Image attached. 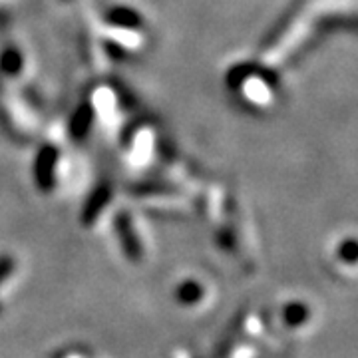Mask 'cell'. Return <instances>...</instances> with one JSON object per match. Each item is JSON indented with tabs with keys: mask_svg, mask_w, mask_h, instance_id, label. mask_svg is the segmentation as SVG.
Here are the masks:
<instances>
[{
	"mask_svg": "<svg viewBox=\"0 0 358 358\" xmlns=\"http://www.w3.org/2000/svg\"><path fill=\"white\" fill-rule=\"evenodd\" d=\"M117 231L120 235L124 237L122 243H124V251L128 253V257L131 261H140L141 257V247L138 237L134 235V231L129 227V221L126 217H117Z\"/></svg>",
	"mask_w": 358,
	"mask_h": 358,
	"instance_id": "1",
	"label": "cell"
},
{
	"mask_svg": "<svg viewBox=\"0 0 358 358\" xmlns=\"http://www.w3.org/2000/svg\"><path fill=\"white\" fill-rule=\"evenodd\" d=\"M201 296H203V289L197 281L181 282L176 291V299L181 305H195Z\"/></svg>",
	"mask_w": 358,
	"mask_h": 358,
	"instance_id": "2",
	"label": "cell"
},
{
	"mask_svg": "<svg viewBox=\"0 0 358 358\" xmlns=\"http://www.w3.org/2000/svg\"><path fill=\"white\" fill-rule=\"evenodd\" d=\"M282 319L289 327H301L308 319V308L303 303H291L282 310Z\"/></svg>",
	"mask_w": 358,
	"mask_h": 358,
	"instance_id": "3",
	"label": "cell"
},
{
	"mask_svg": "<svg viewBox=\"0 0 358 358\" xmlns=\"http://www.w3.org/2000/svg\"><path fill=\"white\" fill-rule=\"evenodd\" d=\"M341 257L345 259V261H348V263H355V259H357V243L350 239V241H346L343 247H341Z\"/></svg>",
	"mask_w": 358,
	"mask_h": 358,
	"instance_id": "4",
	"label": "cell"
},
{
	"mask_svg": "<svg viewBox=\"0 0 358 358\" xmlns=\"http://www.w3.org/2000/svg\"><path fill=\"white\" fill-rule=\"evenodd\" d=\"M13 267L14 263L10 257H2V259H0V282L4 281V279L13 273Z\"/></svg>",
	"mask_w": 358,
	"mask_h": 358,
	"instance_id": "5",
	"label": "cell"
}]
</instances>
